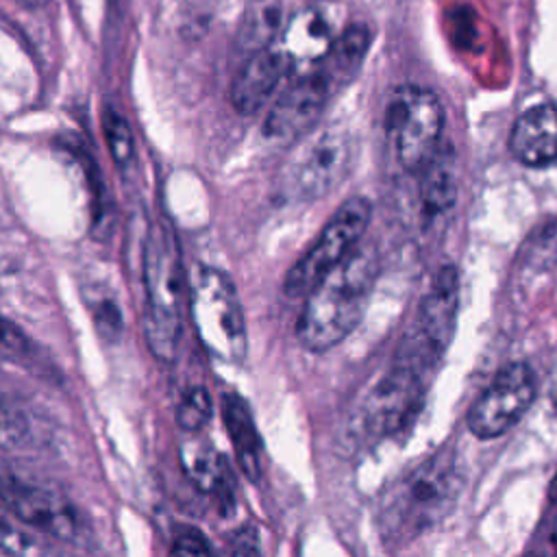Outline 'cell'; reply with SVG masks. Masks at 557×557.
Masks as SVG:
<instances>
[{
	"label": "cell",
	"mask_w": 557,
	"mask_h": 557,
	"mask_svg": "<svg viewBox=\"0 0 557 557\" xmlns=\"http://www.w3.org/2000/svg\"><path fill=\"white\" fill-rule=\"evenodd\" d=\"M187 307L202 348L222 363H242L248 350V335L231 276L198 263L187 276Z\"/></svg>",
	"instance_id": "277c9868"
},
{
	"label": "cell",
	"mask_w": 557,
	"mask_h": 557,
	"mask_svg": "<svg viewBox=\"0 0 557 557\" xmlns=\"http://www.w3.org/2000/svg\"><path fill=\"white\" fill-rule=\"evenodd\" d=\"M459 311V274L455 265H442L429 283L418 307V318L398 361L424 370L433 366L450 344Z\"/></svg>",
	"instance_id": "ba28073f"
},
{
	"label": "cell",
	"mask_w": 557,
	"mask_h": 557,
	"mask_svg": "<svg viewBox=\"0 0 557 557\" xmlns=\"http://www.w3.org/2000/svg\"><path fill=\"white\" fill-rule=\"evenodd\" d=\"M15 2H20V4H26V7H44L48 0H15Z\"/></svg>",
	"instance_id": "4316f807"
},
{
	"label": "cell",
	"mask_w": 557,
	"mask_h": 557,
	"mask_svg": "<svg viewBox=\"0 0 557 557\" xmlns=\"http://www.w3.org/2000/svg\"><path fill=\"white\" fill-rule=\"evenodd\" d=\"M535 394L537 381L531 366L507 363L470 407L468 429L481 440L503 435L529 411Z\"/></svg>",
	"instance_id": "9c48e42d"
},
{
	"label": "cell",
	"mask_w": 557,
	"mask_h": 557,
	"mask_svg": "<svg viewBox=\"0 0 557 557\" xmlns=\"http://www.w3.org/2000/svg\"><path fill=\"white\" fill-rule=\"evenodd\" d=\"M461 490L453 450H437L398 476L376 511L379 531L389 544H405L442 522Z\"/></svg>",
	"instance_id": "7a4b0ae2"
},
{
	"label": "cell",
	"mask_w": 557,
	"mask_h": 557,
	"mask_svg": "<svg viewBox=\"0 0 557 557\" xmlns=\"http://www.w3.org/2000/svg\"><path fill=\"white\" fill-rule=\"evenodd\" d=\"M181 466L191 483L211 494L224 511H231L235 505L233 474L226 459L207 442L189 437L181 446Z\"/></svg>",
	"instance_id": "2e32d148"
},
{
	"label": "cell",
	"mask_w": 557,
	"mask_h": 557,
	"mask_svg": "<svg viewBox=\"0 0 557 557\" xmlns=\"http://www.w3.org/2000/svg\"><path fill=\"white\" fill-rule=\"evenodd\" d=\"M557 500V498H555ZM553 535H555V540H557V516H555V527H553Z\"/></svg>",
	"instance_id": "f546056e"
},
{
	"label": "cell",
	"mask_w": 557,
	"mask_h": 557,
	"mask_svg": "<svg viewBox=\"0 0 557 557\" xmlns=\"http://www.w3.org/2000/svg\"><path fill=\"white\" fill-rule=\"evenodd\" d=\"M511 154L527 168L557 163V107L540 102L518 115L509 133Z\"/></svg>",
	"instance_id": "5bb4252c"
},
{
	"label": "cell",
	"mask_w": 557,
	"mask_h": 557,
	"mask_svg": "<svg viewBox=\"0 0 557 557\" xmlns=\"http://www.w3.org/2000/svg\"><path fill=\"white\" fill-rule=\"evenodd\" d=\"M283 0H250L235 35L237 48L248 54L272 48L283 30Z\"/></svg>",
	"instance_id": "d6986e66"
},
{
	"label": "cell",
	"mask_w": 557,
	"mask_h": 557,
	"mask_svg": "<svg viewBox=\"0 0 557 557\" xmlns=\"http://www.w3.org/2000/svg\"><path fill=\"white\" fill-rule=\"evenodd\" d=\"M420 172V200L426 215L435 218L446 213L455 205L459 189V168L455 150L450 146H440Z\"/></svg>",
	"instance_id": "ac0fdd59"
},
{
	"label": "cell",
	"mask_w": 557,
	"mask_h": 557,
	"mask_svg": "<svg viewBox=\"0 0 557 557\" xmlns=\"http://www.w3.org/2000/svg\"><path fill=\"white\" fill-rule=\"evenodd\" d=\"M287 59L276 46L248 54L231 83V104L242 115L257 113L289 72Z\"/></svg>",
	"instance_id": "4fadbf2b"
},
{
	"label": "cell",
	"mask_w": 557,
	"mask_h": 557,
	"mask_svg": "<svg viewBox=\"0 0 557 557\" xmlns=\"http://www.w3.org/2000/svg\"><path fill=\"white\" fill-rule=\"evenodd\" d=\"M9 426V420H7V413L0 409V433Z\"/></svg>",
	"instance_id": "83f0119b"
},
{
	"label": "cell",
	"mask_w": 557,
	"mask_h": 557,
	"mask_svg": "<svg viewBox=\"0 0 557 557\" xmlns=\"http://www.w3.org/2000/svg\"><path fill=\"white\" fill-rule=\"evenodd\" d=\"M333 87L318 70L294 81L270 107L263 120V133L270 139L302 137L322 113Z\"/></svg>",
	"instance_id": "7c38bea8"
},
{
	"label": "cell",
	"mask_w": 557,
	"mask_h": 557,
	"mask_svg": "<svg viewBox=\"0 0 557 557\" xmlns=\"http://www.w3.org/2000/svg\"><path fill=\"white\" fill-rule=\"evenodd\" d=\"M222 418L228 431L231 444L235 448L237 466L246 474L248 481H259L261 476V442L257 435V426L252 413L244 398L235 392L222 396Z\"/></svg>",
	"instance_id": "e0dca14e"
},
{
	"label": "cell",
	"mask_w": 557,
	"mask_h": 557,
	"mask_svg": "<svg viewBox=\"0 0 557 557\" xmlns=\"http://www.w3.org/2000/svg\"><path fill=\"white\" fill-rule=\"evenodd\" d=\"M30 352L28 337L11 324L7 318L0 315V359L7 361H20Z\"/></svg>",
	"instance_id": "cb8c5ba5"
},
{
	"label": "cell",
	"mask_w": 557,
	"mask_h": 557,
	"mask_svg": "<svg viewBox=\"0 0 557 557\" xmlns=\"http://www.w3.org/2000/svg\"><path fill=\"white\" fill-rule=\"evenodd\" d=\"M170 557H213V550L198 529L181 527L172 537Z\"/></svg>",
	"instance_id": "603a6c76"
},
{
	"label": "cell",
	"mask_w": 557,
	"mask_h": 557,
	"mask_svg": "<svg viewBox=\"0 0 557 557\" xmlns=\"http://www.w3.org/2000/svg\"><path fill=\"white\" fill-rule=\"evenodd\" d=\"M144 285V337L150 352L161 361H172L183 333V305L187 274L172 226L152 220L141 246Z\"/></svg>",
	"instance_id": "3957f363"
},
{
	"label": "cell",
	"mask_w": 557,
	"mask_h": 557,
	"mask_svg": "<svg viewBox=\"0 0 557 557\" xmlns=\"http://www.w3.org/2000/svg\"><path fill=\"white\" fill-rule=\"evenodd\" d=\"M372 218L368 198H348L322 226L315 242L287 270L283 289L287 296H305L329 270L344 261L363 237Z\"/></svg>",
	"instance_id": "52a82bcc"
},
{
	"label": "cell",
	"mask_w": 557,
	"mask_h": 557,
	"mask_svg": "<svg viewBox=\"0 0 557 557\" xmlns=\"http://www.w3.org/2000/svg\"><path fill=\"white\" fill-rule=\"evenodd\" d=\"M224 557H257V550H255V542H252V537H248L246 542H237L231 550H228V555H224Z\"/></svg>",
	"instance_id": "484cf974"
},
{
	"label": "cell",
	"mask_w": 557,
	"mask_h": 557,
	"mask_svg": "<svg viewBox=\"0 0 557 557\" xmlns=\"http://www.w3.org/2000/svg\"><path fill=\"white\" fill-rule=\"evenodd\" d=\"M0 500L20 522L59 540H72L78 516L59 490L22 476H0Z\"/></svg>",
	"instance_id": "30bf717a"
},
{
	"label": "cell",
	"mask_w": 557,
	"mask_h": 557,
	"mask_svg": "<svg viewBox=\"0 0 557 557\" xmlns=\"http://www.w3.org/2000/svg\"><path fill=\"white\" fill-rule=\"evenodd\" d=\"M355 157V141L348 128L326 124L305 133L283 163L278 189L287 200L311 202L333 191L348 174Z\"/></svg>",
	"instance_id": "5b68a950"
},
{
	"label": "cell",
	"mask_w": 557,
	"mask_h": 557,
	"mask_svg": "<svg viewBox=\"0 0 557 557\" xmlns=\"http://www.w3.org/2000/svg\"><path fill=\"white\" fill-rule=\"evenodd\" d=\"M385 131L400 165L420 172L442 146L444 109L440 98L418 85L398 87L385 109Z\"/></svg>",
	"instance_id": "8992f818"
},
{
	"label": "cell",
	"mask_w": 557,
	"mask_h": 557,
	"mask_svg": "<svg viewBox=\"0 0 557 557\" xmlns=\"http://www.w3.org/2000/svg\"><path fill=\"white\" fill-rule=\"evenodd\" d=\"M213 405L211 396L205 387H191L185 392L176 407V422L185 433H198L211 420Z\"/></svg>",
	"instance_id": "7402d4cb"
},
{
	"label": "cell",
	"mask_w": 557,
	"mask_h": 557,
	"mask_svg": "<svg viewBox=\"0 0 557 557\" xmlns=\"http://www.w3.org/2000/svg\"><path fill=\"white\" fill-rule=\"evenodd\" d=\"M376 276L379 261L372 248H355L305 294L296 324L298 342L311 352L339 344L361 322Z\"/></svg>",
	"instance_id": "6da1fadb"
},
{
	"label": "cell",
	"mask_w": 557,
	"mask_h": 557,
	"mask_svg": "<svg viewBox=\"0 0 557 557\" xmlns=\"http://www.w3.org/2000/svg\"><path fill=\"white\" fill-rule=\"evenodd\" d=\"M372 41V33L366 24H350L344 28L337 41H333L329 54L320 61V72L326 76L331 87L339 81H348L361 65Z\"/></svg>",
	"instance_id": "ffe728a7"
},
{
	"label": "cell",
	"mask_w": 557,
	"mask_h": 557,
	"mask_svg": "<svg viewBox=\"0 0 557 557\" xmlns=\"http://www.w3.org/2000/svg\"><path fill=\"white\" fill-rule=\"evenodd\" d=\"M102 135L115 168L126 174L135 168V137L128 120L115 104H104L102 109Z\"/></svg>",
	"instance_id": "44dd1931"
},
{
	"label": "cell",
	"mask_w": 557,
	"mask_h": 557,
	"mask_svg": "<svg viewBox=\"0 0 557 557\" xmlns=\"http://www.w3.org/2000/svg\"><path fill=\"white\" fill-rule=\"evenodd\" d=\"M422 389V372L396 359L394 368L376 381L363 405L361 424L366 433L385 437L407 426L420 407Z\"/></svg>",
	"instance_id": "8fae6325"
},
{
	"label": "cell",
	"mask_w": 557,
	"mask_h": 557,
	"mask_svg": "<svg viewBox=\"0 0 557 557\" xmlns=\"http://www.w3.org/2000/svg\"><path fill=\"white\" fill-rule=\"evenodd\" d=\"M333 46L329 22L318 9H300L285 24L278 35V52L289 67L320 63Z\"/></svg>",
	"instance_id": "9a60e30c"
},
{
	"label": "cell",
	"mask_w": 557,
	"mask_h": 557,
	"mask_svg": "<svg viewBox=\"0 0 557 557\" xmlns=\"http://www.w3.org/2000/svg\"><path fill=\"white\" fill-rule=\"evenodd\" d=\"M553 498H557V479H555V483H553Z\"/></svg>",
	"instance_id": "f1b7e54d"
},
{
	"label": "cell",
	"mask_w": 557,
	"mask_h": 557,
	"mask_svg": "<svg viewBox=\"0 0 557 557\" xmlns=\"http://www.w3.org/2000/svg\"><path fill=\"white\" fill-rule=\"evenodd\" d=\"M26 548H28V537L22 535L15 527H11V524L0 516V553L24 555Z\"/></svg>",
	"instance_id": "d4e9b609"
}]
</instances>
